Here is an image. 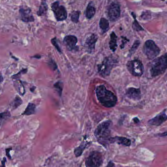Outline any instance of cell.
Instances as JSON below:
<instances>
[{"instance_id":"cell-41","label":"cell","mask_w":167,"mask_h":167,"mask_svg":"<svg viewBox=\"0 0 167 167\" xmlns=\"http://www.w3.org/2000/svg\"><path fill=\"white\" fill-rule=\"evenodd\" d=\"M162 1H165V0H162Z\"/></svg>"},{"instance_id":"cell-27","label":"cell","mask_w":167,"mask_h":167,"mask_svg":"<svg viewBox=\"0 0 167 167\" xmlns=\"http://www.w3.org/2000/svg\"><path fill=\"white\" fill-rule=\"evenodd\" d=\"M22 100L19 97H16L13 101L11 103V107L13 109H16L22 104Z\"/></svg>"},{"instance_id":"cell-17","label":"cell","mask_w":167,"mask_h":167,"mask_svg":"<svg viewBox=\"0 0 167 167\" xmlns=\"http://www.w3.org/2000/svg\"><path fill=\"white\" fill-rule=\"evenodd\" d=\"M88 144H89L88 142H85V141L82 142L79 146L74 149V154L76 157H79L82 155L83 152L86 148Z\"/></svg>"},{"instance_id":"cell-29","label":"cell","mask_w":167,"mask_h":167,"mask_svg":"<svg viewBox=\"0 0 167 167\" xmlns=\"http://www.w3.org/2000/svg\"><path fill=\"white\" fill-rule=\"evenodd\" d=\"M51 43L53 44V46L55 48V49H56L59 52V53L62 54V50H61V48H60V46H59V44L58 43L57 39V38H56V37H55V38L51 39Z\"/></svg>"},{"instance_id":"cell-10","label":"cell","mask_w":167,"mask_h":167,"mask_svg":"<svg viewBox=\"0 0 167 167\" xmlns=\"http://www.w3.org/2000/svg\"><path fill=\"white\" fill-rule=\"evenodd\" d=\"M120 8L118 3H112L108 8L107 15L112 21H116L120 16Z\"/></svg>"},{"instance_id":"cell-25","label":"cell","mask_w":167,"mask_h":167,"mask_svg":"<svg viewBox=\"0 0 167 167\" xmlns=\"http://www.w3.org/2000/svg\"><path fill=\"white\" fill-rule=\"evenodd\" d=\"M54 87L56 90L58 94H59V96L61 97L62 91H63V83L60 81H58L56 83L54 84Z\"/></svg>"},{"instance_id":"cell-21","label":"cell","mask_w":167,"mask_h":167,"mask_svg":"<svg viewBox=\"0 0 167 167\" xmlns=\"http://www.w3.org/2000/svg\"><path fill=\"white\" fill-rule=\"evenodd\" d=\"M48 9V5L45 0H42L41 5L39 10L37 12V15L38 16H43L46 14Z\"/></svg>"},{"instance_id":"cell-36","label":"cell","mask_w":167,"mask_h":167,"mask_svg":"<svg viewBox=\"0 0 167 167\" xmlns=\"http://www.w3.org/2000/svg\"><path fill=\"white\" fill-rule=\"evenodd\" d=\"M158 136H160V137H165V136H167V132H164V133H162L158 134Z\"/></svg>"},{"instance_id":"cell-14","label":"cell","mask_w":167,"mask_h":167,"mask_svg":"<svg viewBox=\"0 0 167 167\" xmlns=\"http://www.w3.org/2000/svg\"><path fill=\"white\" fill-rule=\"evenodd\" d=\"M127 97L135 101L139 100L141 98V92L140 89L131 87L128 89L126 92Z\"/></svg>"},{"instance_id":"cell-32","label":"cell","mask_w":167,"mask_h":167,"mask_svg":"<svg viewBox=\"0 0 167 167\" xmlns=\"http://www.w3.org/2000/svg\"><path fill=\"white\" fill-rule=\"evenodd\" d=\"M12 148H7L6 149V156H8V158L9 159H11L12 157L10 154V151L12 150Z\"/></svg>"},{"instance_id":"cell-24","label":"cell","mask_w":167,"mask_h":167,"mask_svg":"<svg viewBox=\"0 0 167 167\" xmlns=\"http://www.w3.org/2000/svg\"><path fill=\"white\" fill-rule=\"evenodd\" d=\"M14 83L16 84H15L16 85V88L19 92V94L22 95H24L25 93V90H24L23 86V85L22 82L21 81H18Z\"/></svg>"},{"instance_id":"cell-6","label":"cell","mask_w":167,"mask_h":167,"mask_svg":"<svg viewBox=\"0 0 167 167\" xmlns=\"http://www.w3.org/2000/svg\"><path fill=\"white\" fill-rule=\"evenodd\" d=\"M126 65L129 73L133 76L141 77L144 73V65L138 59L128 61Z\"/></svg>"},{"instance_id":"cell-15","label":"cell","mask_w":167,"mask_h":167,"mask_svg":"<svg viewBox=\"0 0 167 167\" xmlns=\"http://www.w3.org/2000/svg\"><path fill=\"white\" fill-rule=\"evenodd\" d=\"M117 143L119 145H122L126 147H129L131 145V140L129 139L124 137H112L110 140V143Z\"/></svg>"},{"instance_id":"cell-19","label":"cell","mask_w":167,"mask_h":167,"mask_svg":"<svg viewBox=\"0 0 167 167\" xmlns=\"http://www.w3.org/2000/svg\"><path fill=\"white\" fill-rule=\"evenodd\" d=\"M36 105L32 103H29L26 110L22 113L23 115H30L35 113Z\"/></svg>"},{"instance_id":"cell-5","label":"cell","mask_w":167,"mask_h":167,"mask_svg":"<svg viewBox=\"0 0 167 167\" xmlns=\"http://www.w3.org/2000/svg\"><path fill=\"white\" fill-rule=\"evenodd\" d=\"M144 54L149 60L155 59L160 52L159 48L153 40H148L145 42L143 47Z\"/></svg>"},{"instance_id":"cell-22","label":"cell","mask_w":167,"mask_h":167,"mask_svg":"<svg viewBox=\"0 0 167 167\" xmlns=\"http://www.w3.org/2000/svg\"><path fill=\"white\" fill-rule=\"evenodd\" d=\"M10 117V113L9 112H4L0 113V127L3 124V123Z\"/></svg>"},{"instance_id":"cell-26","label":"cell","mask_w":167,"mask_h":167,"mask_svg":"<svg viewBox=\"0 0 167 167\" xmlns=\"http://www.w3.org/2000/svg\"><path fill=\"white\" fill-rule=\"evenodd\" d=\"M132 15H133V18L134 19V21L133 22V29L136 31L144 30V29L142 28L141 26L139 24L138 22L136 20V18H135V15L133 13H132Z\"/></svg>"},{"instance_id":"cell-7","label":"cell","mask_w":167,"mask_h":167,"mask_svg":"<svg viewBox=\"0 0 167 167\" xmlns=\"http://www.w3.org/2000/svg\"><path fill=\"white\" fill-rule=\"evenodd\" d=\"M103 162L102 154L97 151L91 152L85 161L86 167H101Z\"/></svg>"},{"instance_id":"cell-1","label":"cell","mask_w":167,"mask_h":167,"mask_svg":"<svg viewBox=\"0 0 167 167\" xmlns=\"http://www.w3.org/2000/svg\"><path fill=\"white\" fill-rule=\"evenodd\" d=\"M95 93L99 102L105 107L107 108L114 107L117 102V98L116 95L112 92L107 89L103 85L96 87Z\"/></svg>"},{"instance_id":"cell-20","label":"cell","mask_w":167,"mask_h":167,"mask_svg":"<svg viewBox=\"0 0 167 167\" xmlns=\"http://www.w3.org/2000/svg\"><path fill=\"white\" fill-rule=\"evenodd\" d=\"M99 27L102 31V33L106 32L109 29V22L105 18H102L99 22Z\"/></svg>"},{"instance_id":"cell-18","label":"cell","mask_w":167,"mask_h":167,"mask_svg":"<svg viewBox=\"0 0 167 167\" xmlns=\"http://www.w3.org/2000/svg\"><path fill=\"white\" fill-rule=\"evenodd\" d=\"M95 8L93 5V3L91 2L89 3V5L86 8V16L87 19H90L94 16L95 14Z\"/></svg>"},{"instance_id":"cell-33","label":"cell","mask_w":167,"mask_h":167,"mask_svg":"<svg viewBox=\"0 0 167 167\" xmlns=\"http://www.w3.org/2000/svg\"><path fill=\"white\" fill-rule=\"evenodd\" d=\"M122 38H123V40H122V43L121 44V45H120V48H121V49H124V46H125V44L127 42L129 41V40H128L125 37H122Z\"/></svg>"},{"instance_id":"cell-28","label":"cell","mask_w":167,"mask_h":167,"mask_svg":"<svg viewBox=\"0 0 167 167\" xmlns=\"http://www.w3.org/2000/svg\"><path fill=\"white\" fill-rule=\"evenodd\" d=\"M80 11H74L71 14V20L74 23H77L79 21V18L80 16Z\"/></svg>"},{"instance_id":"cell-34","label":"cell","mask_w":167,"mask_h":167,"mask_svg":"<svg viewBox=\"0 0 167 167\" xmlns=\"http://www.w3.org/2000/svg\"><path fill=\"white\" fill-rule=\"evenodd\" d=\"M7 162V158L6 157H3L1 161V165L0 167H6V163Z\"/></svg>"},{"instance_id":"cell-40","label":"cell","mask_w":167,"mask_h":167,"mask_svg":"<svg viewBox=\"0 0 167 167\" xmlns=\"http://www.w3.org/2000/svg\"><path fill=\"white\" fill-rule=\"evenodd\" d=\"M36 87H35V86H34V87H32V88H31L30 89V91H31V92H33L34 91Z\"/></svg>"},{"instance_id":"cell-37","label":"cell","mask_w":167,"mask_h":167,"mask_svg":"<svg viewBox=\"0 0 167 167\" xmlns=\"http://www.w3.org/2000/svg\"><path fill=\"white\" fill-rule=\"evenodd\" d=\"M133 120L135 123H138L140 122V120L137 117H135L133 119Z\"/></svg>"},{"instance_id":"cell-39","label":"cell","mask_w":167,"mask_h":167,"mask_svg":"<svg viewBox=\"0 0 167 167\" xmlns=\"http://www.w3.org/2000/svg\"><path fill=\"white\" fill-rule=\"evenodd\" d=\"M3 80V76H0V84H1V83H2Z\"/></svg>"},{"instance_id":"cell-13","label":"cell","mask_w":167,"mask_h":167,"mask_svg":"<svg viewBox=\"0 0 167 167\" xmlns=\"http://www.w3.org/2000/svg\"><path fill=\"white\" fill-rule=\"evenodd\" d=\"M21 20L24 22H32L34 21V18L29 8H21L19 9Z\"/></svg>"},{"instance_id":"cell-12","label":"cell","mask_w":167,"mask_h":167,"mask_svg":"<svg viewBox=\"0 0 167 167\" xmlns=\"http://www.w3.org/2000/svg\"><path fill=\"white\" fill-rule=\"evenodd\" d=\"M167 120V115L165 111H163L159 114H157L154 117L149 120L148 124L152 126H159L161 124Z\"/></svg>"},{"instance_id":"cell-30","label":"cell","mask_w":167,"mask_h":167,"mask_svg":"<svg viewBox=\"0 0 167 167\" xmlns=\"http://www.w3.org/2000/svg\"><path fill=\"white\" fill-rule=\"evenodd\" d=\"M27 71H28V70H27V69H23V70L20 71V72H18L17 74H15V75H14V76L12 77V79H19V78L21 77V74H25V73H27Z\"/></svg>"},{"instance_id":"cell-11","label":"cell","mask_w":167,"mask_h":167,"mask_svg":"<svg viewBox=\"0 0 167 167\" xmlns=\"http://www.w3.org/2000/svg\"><path fill=\"white\" fill-rule=\"evenodd\" d=\"M97 40V35L95 34H91L86 37L85 42L84 48L87 53H91L93 52Z\"/></svg>"},{"instance_id":"cell-23","label":"cell","mask_w":167,"mask_h":167,"mask_svg":"<svg viewBox=\"0 0 167 167\" xmlns=\"http://www.w3.org/2000/svg\"><path fill=\"white\" fill-rule=\"evenodd\" d=\"M140 41L139 40H136L134 42L133 44L132 45V47H131V49L129 50V53H128V56L131 57L132 55L134 54L135 53V51H136L137 49L138 48L139 46Z\"/></svg>"},{"instance_id":"cell-8","label":"cell","mask_w":167,"mask_h":167,"mask_svg":"<svg viewBox=\"0 0 167 167\" xmlns=\"http://www.w3.org/2000/svg\"><path fill=\"white\" fill-rule=\"evenodd\" d=\"M51 7L57 21H63L66 19L68 14L66 9L64 6H60L59 2H54Z\"/></svg>"},{"instance_id":"cell-38","label":"cell","mask_w":167,"mask_h":167,"mask_svg":"<svg viewBox=\"0 0 167 167\" xmlns=\"http://www.w3.org/2000/svg\"><path fill=\"white\" fill-rule=\"evenodd\" d=\"M41 57V56L39 55H35L33 56V58H35L37 59H40Z\"/></svg>"},{"instance_id":"cell-35","label":"cell","mask_w":167,"mask_h":167,"mask_svg":"<svg viewBox=\"0 0 167 167\" xmlns=\"http://www.w3.org/2000/svg\"><path fill=\"white\" fill-rule=\"evenodd\" d=\"M106 167H115V165H114V163L112 161H110L108 162V164Z\"/></svg>"},{"instance_id":"cell-16","label":"cell","mask_w":167,"mask_h":167,"mask_svg":"<svg viewBox=\"0 0 167 167\" xmlns=\"http://www.w3.org/2000/svg\"><path fill=\"white\" fill-rule=\"evenodd\" d=\"M110 37H111V40L109 43L110 49L112 52H115L117 48V36L116 35L115 32L113 31L110 35Z\"/></svg>"},{"instance_id":"cell-3","label":"cell","mask_w":167,"mask_h":167,"mask_svg":"<svg viewBox=\"0 0 167 167\" xmlns=\"http://www.w3.org/2000/svg\"><path fill=\"white\" fill-rule=\"evenodd\" d=\"M167 69V53L154 59L150 68L152 77L157 76L165 72Z\"/></svg>"},{"instance_id":"cell-9","label":"cell","mask_w":167,"mask_h":167,"mask_svg":"<svg viewBox=\"0 0 167 167\" xmlns=\"http://www.w3.org/2000/svg\"><path fill=\"white\" fill-rule=\"evenodd\" d=\"M78 39L76 36L67 35L64 38L63 43L67 50L70 51H77L78 50V47L77 46Z\"/></svg>"},{"instance_id":"cell-4","label":"cell","mask_w":167,"mask_h":167,"mask_svg":"<svg viewBox=\"0 0 167 167\" xmlns=\"http://www.w3.org/2000/svg\"><path fill=\"white\" fill-rule=\"evenodd\" d=\"M117 59L114 56L110 55L106 57L103 60V62L98 65L99 74L103 77L108 76H110L112 69L117 65Z\"/></svg>"},{"instance_id":"cell-2","label":"cell","mask_w":167,"mask_h":167,"mask_svg":"<svg viewBox=\"0 0 167 167\" xmlns=\"http://www.w3.org/2000/svg\"><path fill=\"white\" fill-rule=\"evenodd\" d=\"M111 121L107 120L100 123L94 131V135L98 142L105 147H107L110 143L111 136Z\"/></svg>"},{"instance_id":"cell-31","label":"cell","mask_w":167,"mask_h":167,"mask_svg":"<svg viewBox=\"0 0 167 167\" xmlns=\"http://www.w3.org/2000/svg\"><path fill=\"white\" fill-rule=\"evenodd\" d=\"M49 65L50 68H51L53 70H56L57 69V65L56 64L52 59L50 60V62H49Z\"/></svg>"}]
</instances>
